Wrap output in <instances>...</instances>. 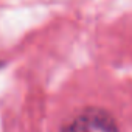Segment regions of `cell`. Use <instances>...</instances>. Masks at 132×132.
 <instances>
[{"instance_id":"6da1fadb","label":"cell","mask_w":132,"mask_h":132,"mask_svg":"<svg viewBox=\"0 0 132 132\" xmlns=\"http://www.w3.org/2000/svg\"><path fill=\"white\" fill-rule=\"evenodd\" d=\"M62 132H120L115 120L103 109H86L76 115Z\"/></svg>"}]
</instances>
